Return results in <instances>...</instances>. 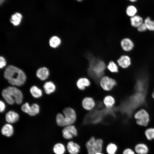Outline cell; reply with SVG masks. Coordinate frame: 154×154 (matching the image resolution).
Returning a JSON list of instances; mask_svg holds the SVG:
<instances>
[{"label": "cell", "mask_w": 154, "mask_h": 154, "mask_svg": "<svg viewBox=\"0 0 154 154\" xmlns=\"http://www.w3.org/2000/svg\"><path fill=\"white\" fill-rule=\"evenodd\" d=\"M30 106L29 104L26 102L23 104L21 107L22 110L24 112L28 113Z\"/></svg>", "instance_id": "cell-31"}, {"label": "cell", "mask_w": 154, "mask_h": 154, "mask_svg": "<svg viewBox=\"0 0 154 154\" xmlns=\"http://www.w3.org/2000/svg\"><path fill=\"white\" fill-rule=\"evenodd\" d=\"M4 1V0H0V3L1 4Z\"/></svg>", "instance_id": "cell-38"}, {"label": "cell", "mask_w": 154, "mask_h": 154, "mask_svg": "<svg viewBox=\"0 0 154 154\" xmlns=\"http://www.w3.org/2000/svg\"><path fill=\"white\" fill-rule=\"evenodd\" d=\"M43 88L45 92L48 94L53 93L56 89L55 85L51 81L45 82L43 85Z\"/></svg>", "instance_id": "cell-20"}, {"label": "cell", "mask_w": 154, "mask_h": 154, "mask_svg": "<svg viewBox=\"0 0 154 154\" xmlns=\"http://www.w3.org/2000/svg\"><path fill=\"white\" fill-rule=\"evenodd\" d=\"M152 97L153 98V99H154V90L152 94Z\"/></svg>", "instance_id": "cell-37"}, {"label": "cell", "mask_w": 154, "mask_h": 154, "mask_svg": "<svg viewBox=\"0 0 154 154\" xmlns=\"http://www.w3.org/2000/svg\"><path fill=\"white\" fill-rule=\"evenodd\" d=\"M130 21L132 26L137 28L144 22L142 17L137 15L130 17Z\"/></svg>", "instance_id": "cell-17"}, {"label": "cell", "mask_w": 154, "mask_h": 154, "mask_svg": "<svg viewBox=\"0 0 154 154\" xmlns=\"http://www.w3.org/2000/svg\"><path fill=\"white\" fill-rule=\"evenodd\" d=\"M107 69L110 72L112 73H116L119 70L118 67L115 61L111 60L107 66Z\"/></svg>", "instance_id": "cell-25"}, {"label": "cell", "mask_w": 154, "mask_h": 154, "mask_svg": "<svg viewBox=\"0 0 154 154\" xmlns=\"http://www.w3.org/2000/svg\"><path fill=\"white\" fill-rule=\"evenodd\" d=\"M120 45L122 49L125 51H129L133 48L134 44L133 41L128 38H125L121 40Z\"/></svg>", "instance_id": "cell-11"}, {"label": "cell", "mask_w": 154, "mask_h": 154, "mask_svg": "<svg viewBox=\"0 0 154 154\" xmlns=\"http://www.w3.org/2000/svg\"><path fill=\"white\" fill-rule=\"evenodd\" d=\"M2 95L6 101L10 104H13L15 102L19 104L22 102L23 94L16 87L9 86L4 89L2 91Z\"/></svg>", "instance_id": "cell-2"}, {"label": "cell", "mask_w": 154, "mask_h": 154, "mask_svg": "<svg viewBox=\"0 0 154 154\" xmlns=\"http://www.w3.org/2000/svg\"><path fill=\"white\" fill-rule=\"evenodd\" d=\"M63 112L65 127L73 125L76 119V114L74 110L71 108L68 107L64 108Z\"/></svg>", "instance_id": "cell-5"}, {"label": "cell", "mask_w": 154, "mask_h": 154, "mask_svg": "<svg viewBox=\"0 0 154 154\" xmlns=\"http://www.w3.org/2000/svg\"><path fill=\"white\" fill-rule=\"evenodd\" d=\"M137 30L140 32H143L147 29V26L144 22L139 26L137 28Z\"/></svg>", "instance_id": "cell-32"}, {"label": "cell", "mask_w": 154, "mask_h": 154, "mask_svg": "<svg viewBox=\"0 0 154 154\" xmlns=\"http://www.w3.org/2000/svg\"><path fill=\"white\" fill-rule=\"evenodd\" d=\"M6 64V62L5 58L2 56L0 57V67L1 68H3Z\"/></svg>", "instance_id": "cell-33"}, {"label": "cell", "mask_w": 154, "mask_h": 154, "mask_svg": "<svg viewBox=\"0 0 154 154\" xmlns=\"http://www.w3.org/2000/svg\"><path fill=\"white\" fill-rule=\"evenodd\" d=\"M77 1H81L82 0H77Z\"/></svg>", "instance_id": "cell-39"}, {"label": "cell", "mask_w": 154, "mask_h": 154, "mask_svg": "<svg viewBox=\"0 0 154 154\" xmlns=\"http://www.w3.org/2000/svg\"><path fill=\"white\" fill-rule=\"evenodd\" d=\"M122 154H136L134 149L130 147L125 148L123 151Z\"/></svg>", "instance_id": "cell-30"}, {"label": "cell", "mask_w": 154, "mask_h": 154, "mask_svg": "<svg viewBox=\"0 0 154 154\" xmlns=\"http://www.w3.org/2000/svg\"><path fill=\"white\" fill-rule=\"evenodd\" d=\"M80 148V145L73 141H69L67 143L66 149L70 154H78Z\"/></svg>", "instance_id": "cell-10"}, {"label": "cell", "mask_w": 154, "mask_h": 154, "mask_svg": "<svg viewBox=\"0 0 154 154\" xmlns=\"http://www.w3.org/2000/svg\"><path fill=\"white\" fill-rule=\"evenodd\" d=\"M49 72L48 69L45 67L39 68L36 72L37 77L42 80H46L48 77Z\"/></svg>", "instance_id": "cell-15"}, {"label": "cell", "mask_w": 154, "mask_h": 154, "mask_svg": "<svg viewBox=\"0 0 154 154\" xmlns=\"http://www.w3.org/2000/svg\"><path fill=\"white\" fill-rule=\"evenodd\" d=\"M115 102V99L112 96L108 95L104 99L103 103L105 106L107 108H110L112 107Z\"/></svg>", "instance_id": "cell-22"}, {"label": "cell", "mask_w": 154, "mask_h": 154, "mask_svg": "<svg viewBox=\"0 0 154 154\" xmlns=\"http://www.w3.org/2000/svg\"><path fill=\"white\" fill-rule=\"evenodd\" d=\"M134 117L136 120L137 124L139 126L146 127L149 122V114L144 109H141L137 111L135 113Z\"/></svg>", "instance_id": "cell-4"}, {"label": "cell", "mask_w": 154, "mask_h": 154, "mask_svg": "<svg viewBox=\"0 0 154 154\" xmlns=\"http://www.w3.org/2000/svg\"><path fill=\"white\" fill-rule=\"evenodd\" d=\"M4 77L13 85L21 86L24 84L26 79L24 72L21 69L13 65H9L5 69Z\"/></svg>", "instance_id": "cell-1"}, {"label": "cell", "mask_w": 154, "mask_h": 154, "mask_svg": "<svg viewBox=\"0 0 154 154\" xmlns=\"http://www.w3.org/2000/svg\"><path fill=\"white\" fill-rule=\"evenodd\" d=\"M62 41L60 38L56 36H54L51 37L49 40V44L53 48L58 47L61 43Z\"/></svg>", "instance_id": "cell-18"}, {"label": "cell", "mask_w": 154, "mask_h": 154, "mask_svg": "<svg viewBox=\"0 0 154 154\" xmlns=\"http://www.w3.org/2000/svg\"><path fill=\"white\" fill-rule=\"evenodd\" d=\"M19 116L16 112L12 111L8 112L5 115V119L9 123H14L19 119Z\"/></svg>", "instance_id": "cell-13"}, {"label": "cell", "mask_w": 154, "mask_h": 154, "mask_svg": "<svg viewBox=\"0 0 154 154\" xmlns=\"http://www.w3.org/2000/svg\"><path fill=\"white\" fill-rule=\"evenodd\" d=\"M30 92L33 96L36 98L40 97L42 95V90L36 86H33L31 87Z\"/></svg>", "instance_id": "cell-28"}, {"label": "cell", "mask_w": 154, "mask_h": 154, "mask_svg": "<svg viewBox=\"0 0 154 154\" xmlns=\"http://www.w3.org/2000/svg\"><path fill=\"white\" fill-rule=\"evenodd\" d=\"M94 154H104L102 152H98L95 153Z\"/></svg>", "instance_id": "cell-36"}, {"label": "cell", "mask_w": 154, "mask_h": 154, "mask_svg": "<svg viewBox=\"0 0 154 154\" xmlns=\"http://www.w3.org/2000/svg\"><path fill=\"white\" fill-rule=\"evenodd\" d=\"M147 29L150 31H154V21L151 20L149 17H147L144 20Z\"/></svg>", "instance_id": "cell-29"}, {"label": "cell", "mask_w": 154, "mask_h": 154, "mask_svg": "<svg viewBox=\"0 0 154 154\" xmlns=\"http://www.w3.org/2000/svg\"><path fill=\"white\" fill-rule=\"evenodd\" d=\"M90 84L89 80L86 77H81L79 78L76 83V86L80 90H84L89 86Z\"/></svg>", "instance_id": "cell-14"}, {"label": "cell", "mask_w": 154, "mask_h": 154, "mask_svg": "<svg viewBox=\"0 0 154 154\" xmlns=\"http://www.w3.org/2000/svg\"><path fill=\"white\" fill-rule=\"evenodd\" d=\"M144 134L146 138L148 141L154 140V127H150L146 129L144 131Z\"/></svg>", "instance_id": "cell-26"}, {"label": "cell", "mask_w": 154, "mask_h": 154, "mask_svg": "<svg viewBox=\"0 0 154 154\" xmlns=\"http://www.w3.org/2000/svg\"><path fill=\"white\" fill-rule=\"evenodd\" d=\"M103 145V141L101 138L96 139L94 137H92L87 141L86 147L88 154H94L98 152H102Z\"/></svg>", "instance_id": "cell-3"}, {"label": "cell", "mask_w": 154, "mask_h": 154, "mask_svg": "<svg viewBox=\"0 0 154 154\" xmlns=\"http://www.w3.org/2000/svg\"><path fill=\"white\" fill-rule=\"evenodd\" d=\"M53 150L55 154H64L66 151V148L63 144L58 143L54 145Z\"/></svg>", "instance_id": "cell-21"}, {"label": "cell", "mask_w": 154, "mask_h": 154, "mask_svg": "<svg viewBox=\"0 0 154 154\" xmlns=\"http://www.w3.org/2000/svg\"><path fill=\"white\" fill-rule=\"evenodd\" d=\"M5 105L4 102L1 101L0 102V111L1 112H3L5 109Z\"/></svg>", "instance_id": "cell-34"}, {"label": "cell", "mask_w": 154, "mask_h": 154, "mask_svg": "<svg viewBox=\"0 0 154 154\" xmlns=\"http://www.w3.org/2000/svg\"><path fill=\"white\" fill-rule=\"evenodd\" d=\"M132 3H135L137 2V0H128Z\"/></svg>", "instance_id": "cell-35"}, {"label": "cell", "mask_w": 154, "mask_h": 154, "mask_svg": "<svg viewBox=\"0 0 154 154\" xmlns=\"http://www.w3.org/2000/svg\"><path fill=\"white\" fill-rule=\"evenodd\" d=\"M22 18V16L21 13H16L11 16L10 21L14 26H17L20 23Z\"/></svg>", "instance_id": "cell-19"}, {"label": "cell", "mask_w": 154, "mask_h": 154, "mask_svg": "<svg viewBox=\"0 0 154 154\" xmlns=\"http://www.w3.org/2000/svg\"><path fill=\"white\" fill-rule=\"evenodd\" d=\"M14 132L13 126L10 123L4 125L1 129V133L2 135L7 137H10L12 135Z\"/></svg>", "instance_id": "cell-16"}, {"label": "cell", "mask_w": 154, "mask_h": 154, "mask_svg": "<svg viewBox=\"0 0 154 154\" xmlns=\"http://www.w3.org/2000/svg\"><path fill=\"white\" fill-rule=\"evenodd\" d=\"M117 150V145L113 143H109L106 147V151L108 154H116Z\"/></svg>", "instance_id": "cell-24"}, {"label": "cell", "mask_w": 154, "mask_h": 154, "mask_svg": "<svg viewBox=\"0 0 154 154\" xmlns=\"http://www.w3.org/2000/svg\"><path fill=\"white\" fill-rule=\"evenodd\" d=\"M134 150L136 154H148L149 149L147 144L144 143L140 142L135 145Z\"/></svg>", "instance_id": "cell-9"}, {"label": "cell", "mask_w": 154, "mask_h": 154, "mask_svg": "<svg viewBox=\"0 0 154 154\" xmlns=\"http://www.w3.org/2000/svg\"><path fill=\"white\" fill-rule=\"evenodd\" d=\"M118 65L123 68H126L131 64V60L127 55H122L121 56L116 60Z\"/></svg>", "instance_id": "cell-8"}, {"label": "cell", "mask_w": 154, "mask_h": 154, "mask_svg": "<svg viewBox=\"0 0 154 154\" xmlns=\"http://www.w3.org/2000/svg\"><path fill=\"white\" fill-rule=\"evenodd\" d=\"M39 112V106L37 104L34 103L30 106L27 114L30 116H33L38 114Z\"/></svg>", "instance_id": "cell-27"}, {"label": "cell", "mask_w": 154, "mask_h": 154, "mask_svg": "<svg viewBox=\"0 0 154 154\" xmlns=\"http://www.w3.org/2000/svg\"><path fill=\"white\" fill-rule=\"evenodd\" d=\"M82 104L83 107L87 110H91L95 106V102L94 100L90 97H86L82 100Z\"/></svg>", "instance_id": "cell-12"}, {"label": "cell", "mask_w": 154, "mask_h": 154, "mask_svg": "<svg viewBox=\"0 0 154 154\" xmlns=\"http://www.w3.org/2000/svg\"><path fill=\"white\" fill-rule=\"evenodd\" d=\"M125 12L126 15L131 17L136 15L137 9L135 5H131L128 6L126 7Z\"/></svg>", "instance_id": "cell-23"}, {"label": "cell", "mask_w": 154, "mask_h": 154, "mask_svg": "<svg viewBox=\"0 0 154 154\" xmlns=\"http://www.w3.org/2000/svg\"><path fill=\"white\" fill-rule=\"evenodd\" d=\"M62 133L63 138L69 140L76 136L78 135V131L75 126L71 125L64 127L62 130Z\"/></svg>", "instance_id": "cell-7"}, {"label": "cell", "mask_w": 154, "mask_h": 154, "mask_svg": "<svg viewBox=\"0 0 154 154\" xmlns=\"http://www.w3.org/2000/svg\"><path fill=\"white\" fill-rule=\"evenodd\" d=\"M99 83L104 90L109 91L116 85L117 82L114 79L107 76H104L100 79Z\"/></svg>", "instance_id": "cell-6"}]
</instances>
